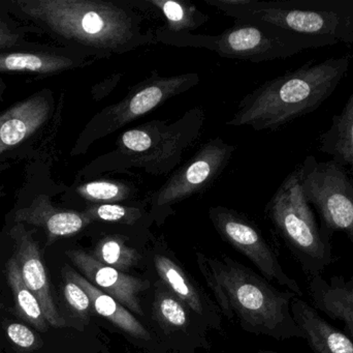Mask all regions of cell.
<instances>
[{
	"mask_svg": "<svg viewBox=\"0 0 353 353\" xmlns=\"http://www.w3.org/2000/svg\"><path fill=\"white\" fill-rule=\"evenodd\" d=\"M196 263L218 307L230 321L255 335L277 340L304 338L290 309L296 294L277 289L230 257L209 258L196 253Z\"/></svg>",
	"mask_w": 353,
	"mask_h": 353,
	"instance_id": "cell-1",
	"label": "cell"
},
{
	"mask_svg": "<svg viewBox=\"0 0 353 353\" xmlns=\"http://www.w3.org/2000/svg\"><path fill=\"white\" fill-rule=\"evenodd\" d=\"M27 18L64 41L99 53H123L154 43L143 18L118 2L99 0H18Z\"/></svg>",
	"mask_w": 353,
	"mask_h": 353,
	"instance_id": "cell-2",
	"label": "cell"
},
{
	"mask_svg": "<svg viewBox=\"0 0 353 353\" xmlns=\"http://www.w3.org/2000/svg\"><path fill=\"white\" fill-rule=\"evenodd\" d=\"M350 56L308 62L263 83L241 101L228 126L275 131L319 109L347 76Z\"/></svg>",
	"mask_w": 353,
	"mask_h": 353,
	"instance_id": "cell-3",
	"label": "cell"
},
{
	"mask_svg": "<svg viewBox=\"0 0 353 353\" xmlns=\"http://www.w3.org/2000/svg\"><path fill=\"white\" fill-rule=\"evenodd\" d=\"M238 22L265 23L296 35L353 45V0H211Z\"/></svg>",
	"mask_w": 353,
	"mask_h": 353,
	"instance_id": "cell-4",
	"label": "cell"
},
{
	"mask_svg": "<svg viewBox=\"0 0 353 353\" xmlns=\"http://www.w3.org/2000/svg\"><path fill=\"white\" fill-rule=\"evenodd\" d=\"M203 122V111L194 109L173 124L154 120L125 131L118 138L115 151L101 157L103 168L107 171L138 168L154 175L168 173L195 142Z\"/></svg>",
	"mask_w": 353,
	"mask_h": 353,
	"instance_id": "cell-5",
	"label": "cell"
},
{
	"mask_svg": "<svg viewBox=\"0 0 353 353\" xmlns=\"http://www.w3.org/2000/svg\"><path fill=\"white\" fill-rule=\"evenodd\" d=\"M268 215L303 271L312 279L333 263L332 236L319 225L302 188L300 165L280 184Z\"/></svg>",
	"mask_w": 353,
	"mask_h": 353,
	"instance_id": "cell-6",
	"label": "cell"
},
{
	"mask_svg": "<svg viewBox=\"0 0 353 353\" xmlns=\"http://www.w3.org/2000/svg\"><path fill=\"white\" fill-rule=\"evenodd\" d=\"M187 46H203L220 56L253 62L286 59L309 49L332 46L325 39L296 35L265 23L239 22L217 37H189Z\"/></svg>",
	"mask_w": 353,
	"mask_h": 353,
	"instance_id": "cell-7",
	"label": "cell"
},
{
	"mask_svg": "<svg viewBox=\"0 0 353 353\" xmlns=\"http://www.w3.org/2000/svg\"><path fill=\"white\" fill-rule=\"evenodd\" d=\"M305 197L321 218V227L333 236L342 232L353 244V176L333 160L309 155L300 165Z\"/></svg>",
	"mask_w": 353,
	"mask_h": 353,
	"instance_id": "cell-8",
	"label": "cell"
},
{
	"mask_svg": "<svg viewBox=\"0 0 353 353\" xmlns=\"http://www.w3.org/2000/svg\"><path fill=\"white\" fill-rule=\"evenodd\" d=\"M199 81L196 74H183L172 77L155 76L140 83L122 101L109 106L93 118L87 130L89 142L113 134L152 111L163 102L188 90Z\"/></svg>",
	"mask_w": 353,
	"mask_h": 353,
	"instance_id": "cell-9",
	"label": "cell"
},
{
	"mask_svg": "<svg viewBox=\"0 0 353 353\" xmlns=\"http://www.w3.org/2000/svg\"><path fill=\"white\" fill-rule=\"evenodd\" d=\"M210 218L220 236L244 254L259 269L265 279L277 282L298 296H303L299 284L283 271L277 255L252 224L223 207L211 209Z\"/></svg>",
	"mask_w": 353,
	"mask_h": 353,
	"instance_id": "cell-10",
	"label": "cell"
},
{
	"mask_svg": "<svg viewBox=\"0 0 353 353\" xmlns=\"http://www.w3.org/2000/svg\"><path fill=\"white\" fill-rule=\"evenodd\" d=\"M234 151V146L219 138L205 143L153 196V207H170L207 188L223 171Z\"/></svg>",
	"mask_w": 353,
	"mask_h": 353,
	"instance_id": "cell-11",
	"label": "cell"
},
{
	"mask_svg": "<svg viewBox=\"0 0 353 353\" xmlns=\"http://www.w3.org/2000/svg\"><path fill=\"white\" fill-rule=\"evenodd\" d=\"M10 236L14 242L12 256L20 267L23 281L39 300L46 321L56 329L65 327V321L54 302L41 251L32 233L25 228L24 224L16 223L10 229Z\"/></svg>",
	"mask_w": 353,
	"mask_h": 353,
	"instance_id": "cell-12",
	"label": "cell"
},
{
	"mask_svg": "<svg viewBox=\"0 0 353 353\" xmlns=\"http://www.w3.org/2000/svg\"><path fill=\"white\" fill-rule=\"evenodd\" d=\"M66 255L83 274V277L97 289L117 300L130 312L140 316L144 315L140 294L150 287V283L147 280L132 277L113 267H107L83 250H70Z\"/></svg>",
	"mask_w": 353,
	"mask_h": 353,
	"instance_id": "cell-13",
	"label": "cell"
},
{
	"mask_svg": "<svg viewBox=\"0 0 353 353\" xmlns=\"http://www.w3.org/2000/svg\"><path fill=\"white\" fill-rule=\"evenodd\" d=\"M51 111V99L37 95L0 114V153L32 136L47 122Z\"/></svg>",
	"mask_w": 353,
	"mask_h": 353,
	"instance_id": "cell-14",
	"label": "cell"
},
{
	"mask_svg": "<svg viewBox=\"0 0 353 353\" xmlns=\"http://www.w3.org/2000/svg\"><path fill=\"white\" fill-rule=\"evenodd\" d=\"M14 219L16 223L43 228L48 236V244L57 238L74 236L92 222L85 211L56 209L46 195L35 197L29 207L17 211Z\"/></svg>",
	"mask_w": 353,
	"mask_h": 353,
	"instance_id": "cell-15",
	"label": "cell"
},
{
	"mask_svg": "<svg viewBox=\"0 0 353 353\" xmlns=\"http://www.w3.org/2000/svg\"><path fill=\"white\" fill-rule=\"evenodd\" d=\"M292 314L314 353H353V340L321 316L314 308L296 296Z\"/></svg>",
	"mask_w": 353,
	"mask_h": 353,
	"instance_id": "cell-16",
	"label": "cell"
},
{
	"mask_svg": "<svg viewBox=\"0 0 353 353\" xmlns=\"http://www.w3.org/2000/svg\"><path fill=\"white\" fill-rule=\"evenodd\" d=\"M309 292L315 307L330 318L344 323V331L353 340V276L346 281L335 276L330 282L321 276L311 279Z\"/></svg>",
	"mask_w": 353,
	"mask_h": 353,
	"instance_id": "cell-17",
	"label": "cell"
},
{
	"mask_svg": "<svg viewBox=\"0 0 353 353\" xmlns=\"http://www.w3.org/2000/svg\"><path fill=\"white\" fill-rule=\"evenodd\" d=\"M62 275L70 278L83 288L90 298L93 310L103 318L111 321L116 327L136 339L149 341L151 335L146 327L117 300L97 289L90 282L87 281L82 275L77 273L72 267L65 265L62 269Z\"/></svg>",
	"mask_w": 353,
	"mask_h": 353,
	"instance_id": "cell-18",
	"label": "cell"
},
{
	"mask_svg": "<svg viewBox=\"0 0 353 353\" xmlns=\"http://www.w3.org/2000/svg\"><path fill=\"white\" fill-rule=\"evenodd\" d=\"M319 151L350 171L353 176V91L331 126L319 137Z\"/></svg>",
	"mask_w": 353,
	"mask_h": 353,
	"instance_id": "cell-19",
	"label": "cell"
},
{
	"mask_svg": "<svg viewBox=\"0 0 353 353\" xmlns=\"http://www.w3.org/2000/svg\"><path fill=\"white\" fill-rule=\"evenodd\" d=\"M154 267L165 285L178 296L191 311L199 316H205L207 303L201 296L199 287L187 276L182 267L163 254L154 255Z\"/></svg>",
	"mask_w": 353,
	"mask_h": 353,
	"instance_id": "cell-20",
	"label": "cell"
},
{
	"mask_svg": "<svg viewBox=\"0 0 353 353\" xmlns=\"http://www.w3.org/2000/svg\"><path fill=\"white\" fill-rule=\"evenodd\" d=\"M77 62L68 56L47 52L0 53V72L49 75L70 70Z\"/></svg>",
	"mask_w": 353,
	"mask_h": 353,
	"instance_id": "cell-21",
	"label": "cell"
},
{
	"mask_svg": "<svg viewBox=\"0 0 353 353\" xmlns=\"http://www.w3.org/2000/svg\"><path fill=\"white\" fill-rule=\"evenodd\" d=\"M6 279L12 289L14 306L19 316L39 331H47L49 323L43 316L39 300L25 285L20 267L14 256L10 257L6 263Z\"/></svg>",
	"mask_w": 353,
	"mask_h": 353,
	"instance_id": "cell-22",
	"label": "cell"
},
{
	"mask_svg": "<svg viewBox=\"0 0 353 353\" xmlns=\"http://www.w3.org/2000/svg\"><path fill=\"white\" fill-rule=\"evenodd\" d=\"M147 3L159 8L167 20V29L161 33V39L171 35H176L178 33H188L189 30L197 28L208 20L205 15L201 14L195 6L188 2L148 0Z\"/></svg>",
	"mask_w": 353,
	"mask_h": 353,
	"instance_id": "cell-23",
	"label": "cell"
},
{
	"mask_svg": "<svg viewBox=\"0 0 353 353\" xmlns=\"http://www.w3.org/2000/svg\"><path fill=\"white\" fill-rule=\"evenodd\" d=\"M187 308L188 307L167 286L157 287L153 311L155 318L161 323V327L169 332L186 329L189 325Z\"/></svg>",
	"mask_w": 353,
	"mask_h": 353,
	"instance_id": "cell-24",
	"label": "cell"
},
{
	"mask_svg": "<svg viewBox=\"0 0 353 353\" xmlns=\"http://www.w3.org/2000/svg\"><path fill=\"white\" fill-rule=\"evenodd\" d=\"M90 255L99 263L122 273L136 267L140 260L138 252L118 236L103 238Z\"/></svg>",
	"mask_w": 353,
	"mask_h": 353,
	"instance_id": "cell-25",
	"label": "cell"
},
{
	"mask_svg": "<svg viewBox=\"0 0 353 353\" xmlns=\"http://www.w3.org/2000/svg\"><path fill=\"white\" fill-rule=\"evenodd\" d=\"M77 193L86 200L114 203L125 200L132 194V191L126 184L119 182L95 180L79 187Z\"/></svg>",
	"mask_w": 353,
	"mask_h": 353,
	"instance_id": "cell-26",
	"label": "cell"
},
{
	"mask_svg": "<svg viewBox=\"0 0 353 353\" xmlns=\"http://www.w3.org/2000/svg\"><path fill=\"white\" fill-rule=\"evenodd\" d=\"M86 215L91 221L111 222V223L132 224L140 218V211L136 209L116 204V203H103L94 205L87 209Z\"/></svg>",
	"mask_w": 353,
	"mask_h": 353,
	"instance_id": "cell-27",
	"label": "cell"
},
{
	"mask_svg": "<svg viewBox=\"0 0 353 353\" xmlns=\"http://www.w3.org/2000/svg\"><path fill=\"white\" fill-rule=\"evenodd\" d=\"M63 294L66 302L79 316L82 317V318H87L91 309L93 308L88 294L81 286H79L76 282L72 281L70 278L63 276Z\"/></svg>",
	"mask_w": 353,
	"mask_h": 353,
	"instance_id": "cell-28",
	"label": "cell"
},
{
	"mask_svg": "<svg viewBox=\"0 0 353 353\" xmlns=\"http://www.w3.org/2000/svg\"><path fill=\"white\" fill-rule=\"evenodd\" d=\"M8 339L22 350H34L41 345L35 334L26 325L21 323H10L6 327Z\"/></svg>",
	"mask_w": 353,
	"mask_h": 353,
	"instance_id": "cell-29",
	"label": "cell"
},
{
	"mask_svg": "<svg viewBox=\"0 0 353 353\" xmlns=\"http://www.w3.org/2000/svg\"><path fill=\"white\" fill-rule=\"evenodd\" d=\"M20 41V35L16 31L10 30L6 25L0 24V50L14 47Z\"/></svg>",
	"mask_w": 353,
	"mask_h": 353,
	"instance_id": "cell-30",
	"label": "cell"
},
{
	"mask_svg": "<svg viewBox=\"0 0 353 353\" xmlns=\"http://www.w3.org/2000/svg\"><path fill=\"white\" fill-rule=\"evenodd\" d=\"M253 353H283V352H265V350H261V352H256Z\"/></svg>",
	"mask_w": 353,
	"mask_h": 353,
	"instance_id": "cell-31",
	"label": "cell"
}]
</instances>
